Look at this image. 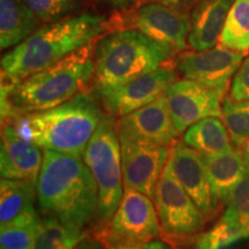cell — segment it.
I'll list each match as a JSON object with an SVG mask.
<instances>
[{"label": "cell", "instance_id": "obj_4", "mask_svg": "<svg viewBox=\"0 0 249 249\" xmlns=\"http://www.w3.org/2000/svg\"><path fill=\"white\" fill-rule=\"evenodd\" d=\"M104 116L96 99L83 91L58 107L18 116L9 123L23 139L43 150L83 158Z\"/></svg>", "mask_w": 249, "mask_h": 249}, {"label": "cell", "instance_id": "obj_7", "mask_svg": "<svg viewBox=\"0 0 249 249\" xmlns=\"http://www.w3.org/2000/svg\"><path fill=\"white\" fill-rule=\"evenodd\" d=\"M152 198L133 188H124L123 198L107 226L108 249L147 244L160 235V224Z\"/></svg>", "mask_w": 249, "mask_h": 249}, {"label": "cell", "instance_id": "obj_33", "mask_svg": "<svg viewBox=\"0 0 249 249\" xmlns=\"http://www.w3.org/2000/svg\"><path fill=\"white\" fill-rule=\"evenodd\" d=\"M107 1H108V4L113 6L114 8L124 9V8L129 7V6L135 4L138 0H107Z\"/></svg>", "mask_w": 249, "mask_h": 249}, {"label": "cell", "instance_id": "obj_14", "mask_svg": "<svg viewBox=\"0 0 249 249\" xmlns=\"http://www.w3.org/2000/svg\"><path fill=\"white\" fill-rule=\"evenodd\" d=\"M170 160L177 180L188 193L205 219L213 217L219 201L213 194L200 152L189 148L183 141H179L171 148Z\"/></svg>", "mask_w": 249, "mask_h": 249}, {"label": "cell", "instance_id": "obj_30", "mask_svg": "<svg viewBox=\"0 0 249 249\" xmlns=\"http://www.w3.org/2000/svg\"><path fill=\"white\" fill-rule=\"evenodd\" d=\"M71 249H108L107 245L103 244L98 239L85 235Z\"/></svg>", "mask_w": 249, "mask_h": 249}, {"label": "cell", "instance_id": "obj_23", "mask_svg": "<svg viewBox=\"0 0 249 249\" xmlns=\"http://www.w3.org/2000/svg\"><path fill=\"white\" fill-rule=\"evenodd\" d=\"M42 219L36 209H33L4 229H0L1 249H33Z\"/></svg>", "mask_w": 249, "mask_h": 249}, {"label": "cell", "instance_id": "obj_29", "mask_svg": "<svg viewBox=\"0 0 249 249\" xmlns=\"http://www.w3.org/2000/svg\"><path fill=\"white\" fill-rule=\"evenodd\" d=\"M230 98L233 101H249V55L233 76Z\"/></svg>", "mask_w": 249, "mask_h": 249}, {"label": "cell", "instance_id": "obj_2", "mask_svg": "<svg viewBox=\"0 0 249 249\" xmlns=\"http://www.w3.org/2000/svg\"><path fill=\"white\" fill-rule=\"evenodd\" d=\"M36 196L44 216L83 232L98 213V188L82 158L44 150L36 182Z\"/></svg>", "mask_w": 249, "mask_h": 249}, {"label": "cell", "instance_id": "obj_5", "mask_svg": "<svg viewBox=\"0 0 249 249\" xmlns=\"http://www.w3.org/2000/svg\"><path fill=\"white\" fill-rule=\"evenodd\" d=\"M171 57L154 40L136 29L103 36L93 51V88L101 98L111 90L157 70Z\"/></svg>", "mask_w": 249, "mask_h": 249}, {"label": "cell", "instance_id": "obj_11", "mask_svg": "<svg viewBox=\"0 0 249 249\" xmlns=\"http://www.w3.org/2000/svg\"><path fill=\"white\" fill-rule=\"evenodd\" d=\"M134 27L157 43L171 58L180 54L188 44L191 17L181 8L160 2H149L134 15Z\"/></svg>", "mask_w": 249, "mask_h": 249}, {"label": "cell", "instance_id": "obj_20", "mask_svg": "<svg viewBox=\"0 0 249 249\" xmlns=\"http://www.w3.org/2000/svg\"><path fill=\"white\" fill-rule=\"evenodd\" d=\"M183 142L202 155H219L233 150L230 134L219 117H208L188 127Z\"/></svg>", "mask_w": 249, "mask_h": 249}, {"label": "cell", "instance_id": "obj_12", "mask_svg": "<svg viewBox=\"0 0 249 249\" xmlns=\"http://www.w3.org/2000/svg\"><path fill=\"white\" fill-rule=\"evenodd\" d=\"M165 95L179 134L204 118L223 116L224 96L192 80H177Z\"/></svg>", "mask_w": 249, "mask_h": 249}, {"label": "cell", "instance_id": "obj_13", "mask_svg": "<svg viewBox=\"0 0 249 249\" xmlns=\"http://www.w3.org/2000/svg\"><path fill=\"white\" fill-rule=\"evenodd\" d=\"M176 81L174 70L161 66L111 90L101 99L111 116L121 118L150 104L166 92Z\"/></svg>", "mask_w": 249, "mask_h": 249}, {"label": "cell", "instance_id": "obj_17", "mask_svg": "<svg viewBox=\"0 0 249 249\" xmlns=\"http://www.w3.org/2000/svg\"><path fill=\"white\" fill-rule=\"evenodd\" d=\"M235 0H200L191 14L188 45L193 51L213 49L219 42L227 15Z\"/></svg>", "mask_w": 249, "mask_h": 249}, {"label": "cell", "instance_id": "obj_18", "mask_svg": "<svg viewBox=\"0 0 249 249\" xmlns=\"http://www.w3.org/2000/svg\"><path fill=\"white\" fill-rule=\"evenodd\" d=\"M201 156L214 196L220 203L227 204L235 187L245 177L248 161L240 151H234V149L219 155Z\"/></svg>", "mask_w": 249, "mask_h": 249}, {"label": "cell", "instance_id": "obj_22", "mask_svg": "<svg viewBox=\"0 0 249 249\" xmlns=\"http://www.w3.org/2000/svg\"><path fill=\"white\" fill-rule=\"evenodd\" d=\"M218 43L235 52L249 51V0H235Z\"/></svg>", "mask_w": 249, "mask_h": 249}, {"label": "cell", "instance_id": "obj_24", "mask_svg": "<svg viewBox=\"0 0 249 249\" xmlns=\"http://www.w3.org/2000/svg\"><path fill=\"white\" fill-rule=\"evenodd\" d=\"M248 238L240 224L224 213L209 231L196 238L195 249H231Z\"/></svg>", "mask_w": 249, "mask_h": 249}, {"label": "cell", "instance_id": "obj_28", "mask_svg": "<svg viewBox=\"0 0 249 249\" xmlns=\"http://www.w3.org/2000/svg\"><path fill=\"white\" fill-rule=\"evenodd\" d=\"M43 22L61 20L79 6V0H22Z\"/></svg>", "mask_w": 249, "mask_h": 249}, {"label": "cell", "instance_id": "obj_25", "mask_svg": "<svg viewBox=\"0 0 249 249\" xmlns=\"http://www.w3.org/2000/svg\"><path fill=\"white\" fill-rule=\"evenodd\" d=\"M85 235L62 224L57 217L44 216L33 249H71Z\"/></svg>", "mask_w": 249, "mask_h": 249}, {"label": "cell", "instance_id": "obj_19", "mask_svg": "<svg viewBox=\"0 0 249 249\" xmlns=\"http://www.w3.org/2000/svg\"><path fill=\"white\" fill-rule=\"evenodd\" d=\"M39 18L22 0H0V48H14L38 29Z\"/></svg>", "mask_w": 249, "mask_h": 249}, {"label": "cell", "instance_id": "obj_9", "mask_svg": "<svg viewBox=\"0 0 249 249\" xmlns=\"http://www.w3.org/2000/svg\"><path fill=\"white\" fill-rule=\"evenodd\" d=\"M124 188H133L154 200L156 187L169 160L171 149L119 135Z\"/></svg>", "mask_w": 249, "mask_h": 249}, {"label": "cell", "instance_id": "obj_6", "mask_svg": "<svg viewBox=\"0 0 249 249\" xmlns=\"http://www.w3.org/2000/svg\"><path fill=\"white\" fill-rule=\"evenodd\" d=\"M82 160L98 188L97 216L101 222L108 224L124 192L120 139L116 120L110 113L98 124Z\"/></svg>", "mask_w": 249, "mask_h": 249}, {"label": "cell", "instance_id": "obj_3", "mask_svg": "<svg viewBox=\"0 0 249 249\" xmlns=\"http://www.w3.org/2000/svg\"><path fill=\"white\" fill-rule=\"evenodd\" d=\"M95 40L15 85L1 83V120L55 107L83 92L93 79Z\"/></svg>", "mask_w": 249, "mask_h": 249}, {"label": "cell", "instance_id": "obj_31", "mask_svg": "<svg viewBox=\"0 0 249 249\" xmlns=\"http://www.w3.org/2000/svg\"><path fill=\"white\" fill-rule=\"evenodd\" d=\"M112 249H172V248L163 241L152 240V241L147 242V244L139 245V246H132V247H118V248H112Z\"/></svg>", "mask_w": 249, "mask_h": 249}, {"label": "cell", "instance_id": "obj_15", "mask_svg": "<svg viewBox=\"0 0 249 249\" xmlns=\"http://www.w3.org/2000/svg\"><path fill=\"white\" fill-rule=\"evenodd\" d=\"M117 126L121 136L167 147L176 144L179 136L165 93L150 104L121 117Z\"/></svg>", "mask_w": 249, "mask_h": 249}, {"label": "cell", "instance_id": "obj_27", "mask_svg": "<svg viewBox=\"0 0 249 249\" xmlns=\"http://www.w3.org/2000/svg\"><path fill=\"white\" fill-rule=\"evenodd\" d=\"M225 213L240 224L249 236V163L245 177L227 202Z\"/></svg>", "mask_w": 249, "mask_h": 249}, {"label": "cell", "instance_id": "obj_8", "mask_svg": "<svg viewBox=\"0 0 249 249\" xmlns=\"http://www.w3.org/2000/svg\"><path fill=\"white\" fill-rule=\"evenodd\" d=\"M154 203L164 234L188 238L203 229L205 217L177 180L170 157L156 187Z\"/></svg>", "mask_w": 249, "mask_h": 249}, {"label": "cell", "instance_id": "obj_34", "mask_svg": "<svg viewBox=\"0 0 249 249\" xmlns=\"http://www.w3.org/2000/svg\"><path fill=\"white\" fill-rule=\"evenodd\" d=\"M240 152L245 157V160L249 163V140L240 148Z\"/></svg>", "mask_w": 249, "mask_h": 249}, {"label": "cell", "instance_id": "obj_10", "mask_svg": "<svg viewBox=\"0 0 249 249\" xmlns=\"http://www.w3.org/2000/svg\"><path fill=\"white\" fill-rule=\"evenodd\" d=\"M244 59L245 53L219 45L204 51L180 53L176 60V68L183 79L194 81L225 96Z\"/></svg>", "mask_w": 249, "mask_h": 249}, {"label": "cell", "instance_id": "obj_32", "mask_svg": "<svg viewBox=\"0 0 249 249\" xmlns=\"http://www.w3.org/2000/svg\"><path fill=\"white\" fill-rule=\"evenodd\" d=\"M197 0H150V2H160V4L172 6V7L177 8H183L187 6L194 4Z\"/></svg>", "mask_w": 249, "mask_h": 249}, {"label": "cell", "instance_id": "obj_16", "mask_svg": "<svg viewBox=\"0 0 249 249\" xmlns=\"http://www.w3.org/2000/svg\"><path fill=\"white\" fill-rule=\"evenodd\" d=\"M44 152L40 148L23 139L7 121L1 130L0 173L1 178L26 180L36 186Z\"/></svg>", "mask_w": 249, "mask_h": 249}, {"label": "cell", "instance_id": "obj_1", "mask_svg": "<svg viewBox=\"0 0 249 249\" xmlns=\"http://www.w3.org/2000/svg\"><path fill=\"white\" fill-rule=\"evenodd\" d=\"M107 29V21L92 13L49 22L4 54L1 58V83L15 85L51 67L95 40Z\"/></svg>", "mask_w": 249, "mask_h": 249}, {"label": "cell", "instance_id": "obj_21", "mask_svg": "<svg viewBox=\"0 0 249 249\" xmlns=\"http://www.w3.org/2000/svg\"><path fill=\"white\" fill-rule=\"evenodd\" d=\"M36 186L26 180L1 178L0 182V229L35 209Z\"/></svg>", "mask_w": 249, "mask_h": 249}, {"label": "cell", "instance_id": "obj_26", "mask_svg": "<svg viewBox=\"0 0 249 249\" xmlns=\"http://www.w3.org/2000/svg\"><path fill=\"white\" fill-rule=\"evenodd\" d=\"M222 119L232 143L240 149L249 140V101L224 98Z\"/></svg>", "mask_w": 249, "mask_h": 249}]
</instances>
